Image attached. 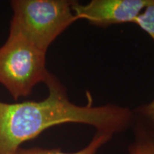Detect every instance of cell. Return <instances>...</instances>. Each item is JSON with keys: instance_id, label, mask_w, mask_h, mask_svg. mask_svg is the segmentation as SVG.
Wrapping results in <instances>:
<instances>
[{"instance_id": "6da1fadb", "label": "cell", "mask_w": 154, "mask_h": 154, "mask_svg": "<svg viewBox=\"0 0 154 154\" xmlns=\"http://www.w3.org/2000/svg\"><path fill=\"white\" fill-rule=\"evenodd\" d=\"M44 84L49 94L42 101H0V154H15L23 143L57 125H89L96 131L113 136L128 129L134 121V112L127 107L74 104L65 86L51 73Z\"/></svg>"}, {"instance_id": "7a4b0ae2", "label": "cell", "mask_w": 154, "mask_h": 154, "mask_svg": "<svg viewBox=\"0 0 154 154\" xmlns=\"http://www.w3.org/2000/svg\"><path fill=\"white\" fill-rule=\"evenodd\" d=\"M73 2L13 0L9 33L22 36L47 53L56 38L79 20L72 10Z\"/></svg>"}, {"instance_id": "3957f363", "label": "cell", "mask_w": 154, "mask_h": 154, "mask_svg": "<svg viewBox=\"0 0 154 154\" xmlns=\"http://www.w3.org/2000/svg\"><path fill=\"white\" fill-rule=\"evenodd\" d=\"M46 56L22 36L9 34L0 47V84L14 100L27 97L36 84L46 82L50 74Z\"/></svg>"}, {"instance_id": "277c9868", "label": "cell", "mask_w": 154, "mask_h": 154, "mask_svg": "<svg viewBox=\"0 0 154 154\" xmlns=\"http://www.w3.org/2000/svg\"><path fill=\"white\" fill-rule=\"evenodd\" d=\"M151 0H92L82 5L73 2L72 10L79 19L106 27L113 24L134 23Z\"/></svg>"}, {"instance_id": "5b68a950", "label": "cell", "mask_w": 154, "mask_h": 154, "mask_svg": "<svg viewBox=\"0 0 154 154\" xmlns=\"http://www.w3.org/2000/svg\"><path fill=\"white\" fill-rule=\"evenodd\" d=\"M113 135L107 133L96 131L89 143L80 151L74 153H66L61 151L60 149H44L41 148H32V149H23L19 148L15 154H96L99 149L105 145L111 139Z\"/></svg>"}, {"instance_id": "8992f818", "label": "cell", "mask_w": 154, "mask_h": 154, "mask_svg": "<svg viewBox=\"0 0 154 154\" xmlns=\"http://www.w3.org/2000/svg\"><path fill=\"white\" fill-rule=\"evenodd\" d=\"M128 154H154V131L140 119L136 125L134 140L128 146Z\"/></svg>"}, {"instance_id": "52a82bcc", "label": "cell", "mask_w": 154, "mask_h": 154, "mask_svg": "<svg viewBox=\"0 0 154 154\" xmlns=\"http://www.w3.org/2000/svg\"><path fill=\"white\" fill-rule=\"evenodd\" d=\"M134 24H137L154 41V0H151L147 7L138 15Z\"/></svg>"}, {"instance_id": "ba28073f", "label": "cell", "mask_w": 154, "mask_h": 154, "mask_svg": "<svg viewBox=\"0 0 154 154\" xmlns=\"http://www.w3.org/2000/svg\"><path fill=\"white\" fill-rule=\"evenodd\" d=\"M135 113L139 115L140 120L154 131V99L148 104L137 108Z\"/></svg>"}]
</instances>
